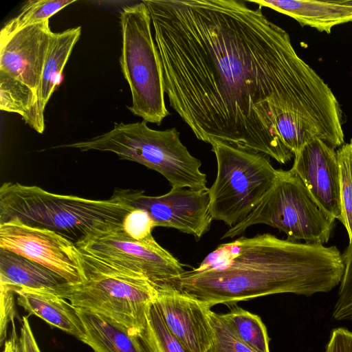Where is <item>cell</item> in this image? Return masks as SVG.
Returning <instances> with one entry per match:
<instances>
[{
	"label": "cell",
	"instance_id": "1",
	"mask_svg": "<svg viewBox=\"0 0 352 352\" xmlns=\"http://www.w3.org/2000/svg\"><path fill=\"white\" fill-rule=\"evenodd\" d=\"M164 91L195 137L286 164L309 141L344 142L329 87L261 7L238 0H144Z\"/></svg>",
	"mask_w": 352,
	"mask_h": 352
},
{
	"label": "cell",
	"instance_id": "2",
	"mask_svg": "<svg viewBox=\"0 0 352 352\" xmlns=\"http://www.w3.org/2000/svg\"><path fill=\"white\" fill-rule=\"evenodd\" d=\"M344 270L335 245L265 233L221 244L197 268L166 283L212 307L272 294L329 292L340 285Z\"/></svg>",
	"mask_w": 352,
	"mask_h": 352
},
{
	"label": "cell",
	"instance_id": "3",
	"mask_svg": "<svg viewBox=\"0 0 352 352\" xmlns=\"http://www.w3.org/2000/svg\"><path fill=\"white\" fill-rule=\"evenodd\" d=\"M133 209L113 195L109 199L95 200L18 182H6L0 187V224L16 219L55 231L75 239V243L123 230V219Z\"/></svg>",
	"mask_w": 352,
	"mask_h": 352
},
{
	"label": "cell",
	"instance_id": "4",
	"mask_svg": "<svg viewBox=\"0 0 352 352\" xmlns=\"http://www.w3.org/2000/svg\"><path fill=\"white\" fill-rule=\"evenodd\" d=\"M53 148L113 153L120 159L135 162L157 171L169 182L172 188H207L206 175L200 170L201 161L182 144L179 132L175 127L155 130L144 120L115 123L107 133Z\"/></svg>",
	"mask_w": 352,
	"mask_h": 352
},
{
	"label": "cell",
	"instance_id": "5",
	"mask_svg": "<svg viewBox=\"0 0 352 352\" xmlns=\"http://www.w3.org/2000/svg\"><path fill=\"white\" fill-rule=\"evenodd\" d=\"M80 256L84 280L67 283L58 295L74 307L102 316L137 335L156 299L157 285L146 278L122 272L80 251Z\"/></svg>",
	"mask_w": 352,
	"mask_h": 352
},
{
	"label": "cell",
	"instance_id": "6",
	"mask_svg": "<svg viewBox=\"0 0 352 352\" xmlns=\"http://www.w3.org/2000/svg\"><path fill=\"white\" fill-rule=\"evenodd\" d=\"M122 48L120 63L132 96L128 109L146 122L160 125L170 113L164 100L159 53L153 38L151 18L144 1L122 8Z\"/></svg>",
	"mask_w": 352,
	"mask_h": 352
},
{
	"label": "cell",
	"instance_id": "7",
	"mask_svg": "<svg viewBox=\"0 0 352 352\" xmlns=\"http://www.w3.org/2000/svg\"><path fill=\"white\" fill-rule=\"evenodd\" d=\"M217 172L208 188L212 220L230 228L246 218L270 190L278 175L270 157L213 141Z\"/></svg>",
	"mask_w": 352,
	"mask_h": 352
},
{
	"label": "cell",
	"instance_id": "8",
	"mask_svg": "<svg viewBox=\"0 0 352 352\" xmlns=\"http://www.w3.org/2000/svg\"><path fill=\"white\" fill-rule=\"evenodd\" d=\"M256 224L277 228L289 241L324 245L329 240L334 221L319 209L296 175L278 169L276 179L254 210L222 239L239 236Z\"/></svg>",
	"mask_w": 352,
	"mask_h": 352
},
{
	"label": "cell",
	"instance_id": "9",
	"mask_svg": "<svg viewBox=\"0 0 352 352\" xmlns=\"http://www.w3.org/2000/svg\"><path fill=\"white\" fill-rule=\"evenodd\" d=\"M75 244L80 252L99 261L122 272L146 278L157 285L185 271L184 265L153 236L135 241L121 230Z\"/></svg>",
	"mask_w": 352,
	"mask_h": 352
},
{
	"label": "cell",
	"instance_id": "10",
	"mask_svg": "<svg viewBox=\"0 0 352 352\" xmlns=\"http://www.w3.org/2000/svg\"><path fill=\"white\" fill-rule=\"evenodd\" d=\"M113 195L133 208L146 211L156 227L174 228L197 240L208 231L213 221L208 188H172L160 196L146 195L142 190L116 189Z\"/></svg>",
	"mask_w": 352,
	"mask_h": 352
},
{
	"label": "cell",
	"instance_id": "11",
	"mask_svg": "<svg viewBox=\"0 0 352 352\" xmlns=\"http://www.w3.org/2000/svg\"><path fill=\"white\" fill-rule=\"evenodd\" d=\"M0 248L35 261L69 283L84 280L80 251L76 244L52 230L14 219L0 224Z\"/></svg>",
	"mask_w": 352,
	"mask_h": 352
},
{
	"label": "cell",
	"instance_id": "12",
	"mask_svg": "<svg viewBox=\"0 0 352 352\" xmlns=\"http://www.w3.org/2000/svg\"><path fill=\"white\" fill-rule=\"evenodd\" d=\"M294 157L290 170L300 179L319 209L341 222L340 172L335 148L314 138Z\"/></svg>",
	"mask_w": 352,
	"mask_h": 352
},
{
	"label": "cell",
	"instance_id": "13",
	"mask_svg": "<svg viewBox=\"0 0 352 352\" xmlns=\"http://www.w3.org/2000/svg\"><path fill=\"white\" fill-rule=\"evenodd\" d=\"M157 289L155 303L171 333L188 352H208L212 342L211 307L169 283Z\"/></svg>",
	"mask_w": 352,
	"mask_h": 352
},
{
	"label": "cell",
	"instance_id": "14",
	"mask_svg": "<svg viewBox=\"0 0 352 352\" xmlns=\"http://www.w3.org/2000/svg\"><path fill=\"white\" fill-rule=\"evenodd\" d=\"M53 33L47 20L0 37V72L25 84L37 95Z\"/></svg>",
	"mask_w": 352,
	"mask_h": 352
},
{
	"label": "cell",
	"instance_id": "15",
	"mask_svg": "<svg viewBox=\"0 0 352 352\" xmlns=\"http://www.w3.org/2000/svg\"><path fill=\"white\" fill-rule=\"evenodd\" d=\"M80 34L81 28L79 26L61 32H54L52 36L37 90L36 102L30 112L23 119L39 133H42L45 130V106L61 82L63 69Z\"/></svg>",
	"mask_w": 352,
	"mask_h": 352
},
{
	"label": "cell",
	"instance_id": "16",
	"mask_svg": "<svg viewBox=\"0 0 352 352\" xmlns=\"http://www.w3.org/2000/svg\"><path fill=\"white\" fill-rule=\"evenodd\" d=\"M286 14L302 26L330 34L333 27L352 21V0H258L247 1Z\"/></svg>",
	"mask_w": 352,
	"mask_h": 352
},
{
	"label": "cell",
	"instance_id": "17",
	"mask_svg": "<svg viewBox=\"0 0 352 352\" xmlns=\"http://www.w3.org/2000/svg\"><path fill=\"white\" fill-rule=\"evenodd\" d=\"M17 304L49 324L82 341L85 333L76 307L56 293L30 289L14 291Z\"/></svg>",
	"mask_w": 352,
	"mask_h": 352
},
{
	"label": "cell",
	"instance_id": "18",
	"mask_svg": "<svg viewBox=\"0 0 352 352\" xmlns=\"http://www.w3.org/2000/svg\"><path fill=\"white\" fill-rule=\"evenodd\" d=\"M68 282L59 274L20 254L0 248V285L14 292L19 289L58 294Z\"/></svg>",
	"mask_w": 352,
	"mask_h": 352
},
{
	"label": "cell",
	"instance_id": "19",
	"mask_svg": "<svg viewBox=\"0 0 352 352\" xmlns=\"http://www.w3.org/2000/svg\"><path fill=\"white\" fill-rule=\"evenodd\" d=\"M76 309L85 329L82 342L95 352H143L136 335L102 316Z\"/></svg>",
	"mask_w": 352,
	"mask_h": 352
},
{
	"label": "cell",
	"instance_id": "20",
	"mask_svg": "<svg viewBox=\"0 0 352 352\" xmlns=\"http://www.w3.org/2000/svg\"><path fill=\"white\" fill-rule=\"evenodd\" d=\"M143 352H188L166 327L155 302L144 327L136 335Z\"/></svg>",
	"mask_w": 352,
	"mask_h": 352
},
{
	"label": "cell",
	"instance_id": "21",
	"mask_svg": "<svg viewBox=\"0 0 352 352\" xmlns=\"http://www.w3.org/2000/svg\"><path fill=\"white\" fill-rule=\"evenodd\" d=\"M232 306L224 315L239 338L255 352H270V339L261 318L236 305Z\"/></svg>",
	"mask_w": 352,
	"mask_h": 352
},
{
	"label": "cell",
	"instance_id": "22",
	"mask_svg": "<svg viewBox=\"0 0 352 352\" xmlns=\"http://www.w3.org/2000/svg\"><path fill=\"white\" fill-rule=\"evenodd\" d=\"M74 2L75 0H30L23 5L19 13L2 28L0 37L49 20L58 11Z\"/></svg>",
	"mask_w": 352,
	"mask_h": 352
},
{
	"label": "cell",
	"instance_id": "23",
	"mask_svg": "<svg viewBox=\"0 0 352 352\" xmlns=\"http://www.w3.org/2000/svg\"><path fill=\"white\" fill-rule=\"evenodd\" d=\"M36 93L25 84L0 72V109L17 113L23 119L36 102Z\"/></svg>",
	"mask_w": 352,
	"mask_h": 352
},
{
	"label": "cell",
	"instance_id": "24",
	"mask_svg": "<svg viewBox=\"0 0 352 352\" xmlns=\"http://www.w3.org/2000/svg\"><path fill=\"white\" fill-rule=\"evenodd\" d=\"M340 172L342 221L352 243V138L336 151Z\"/></svg>",
	"mask_w": 352,
	"mask_h": 352
},
{
	"label": "cell",
	"instance_id": "25",
	"mask_svg": "<svg viewBox=\"0 0 352 352\" xmlns=\"http://www.w3.org/2000/svg\"><path fill=\"white\" fill-rule=\"evenodd\" d=\"M212 342L208 352H255L237 336L224 314L210 312Z\"/></svg>",
	"mask_w": 352,
	"mask_h": 352
},
{
	"label": "cell",
	"instance_id": "26",
	"mask_svg": "<svg viewBox=\"0 0 352 352\" xmlns=\"http://www.w3.org/2000/svg\"><path fill=\"white\" fill-rule=\"evenodd\" d=\"M344 270L332 316L336 320H352V243L342 253Z\"/></svg>",
	"mask_w": 352,
	"mask_h": 352
},
{
	"label": "cell",
	"instance_id": "27",
	"mask_svg": "<svg viewBox=\"0 0 352 352\" xmlns=\"http://www.w3.org/2000/svg\"><path fill=\"white\" fill-rule=\"evenodd\" d=\"M156 225L144 210L134 208L124 218L122 228L124 232L135 241H142L152 236Z\"/></svg>",
	"mask_w": 352,
	"mask_h": 352
},
{
	"label": "cell",
	"instance_id": "28",
	"mask_svg": "<svg viewBox=\"0 0 352 352\" xmlns=\"http://www.w3.org/2000/svg\"><path fill=\"white\" fill-rule=\"evenodd\" d=\"M10 338L6 340L3 352H41L26 316H23L18 336L14 320Z\"/></svg>",
	"mask_w": 352,
	"mask_h": 352
},
{
	"label": "cell",
	"instance_id": "29",
	"mask_svg": "<svg viewBox=\"0 0 352 352\" xmlns=\"http://www.w3.org/2000/svg\"><path fill=\"white\" fill-rule=\"evenodd\" d=\"M325 352H352V331L344 327L333 329Z\"/></svg>",
	"mask_w": 352,
	"mask_h": 352
},
{
	"label": "cell",
	"instance_id": "30",
	"mask_svg": "<svg viewBox=\"0 0 352 352\" xmlns=\"http://www.w3.org/2000/svg\"><path fill=\"white\" fill-rule=\"evenodd\" d=\"M9 289L1 287V342L6 336V329L10 321H13L15 316L13 294Z\"/></svg>",
	"mask_w": 352,
	"mask_h": 352
}]
</instances>
